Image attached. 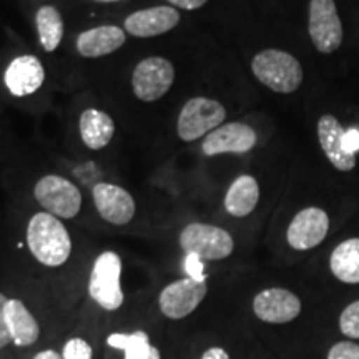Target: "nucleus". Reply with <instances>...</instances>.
Masks as SVG:
<instances>
[{
  "mask_svg": "<svg viewBox=\"0 0 359 359\" xmlns=\"http://www.w3.org/2000/svg\"><path fill=\"white\" fill-rule=\"evenodd\" d=\"M259 200L258 182L250 175H241L224 195V210L235 218H245L257 208Z\"/></svg>",
  "mask_w": 359,
  "mask_h": 359,
  "instance_id": "19",
  "label": "nucleus"
},
{
  "mask_svg": "<svg viewBox=\"0 0 359 359\" xmlns=\"http://www.w3.org/2000/svg\"><path fill=\"white\" fill-rule=\"evenodd\" d=\"M32 359H64L60 353H57L55 349H43V351H39Z\"/></svg>",
  "mask_w": 359,
  "mask_h": 359,
  "instance_id": "32",
  "label": "nucleus"
},
{
  "mask_svg": "<svg viewBox=\"0 0 359 359\" xmlns=\"http://www.w3.org/2000/svg\"><path fill=\"white\" fill-rule=\"evenodd\" d=\"M8 299L0 293V349L6 348L7 344H11V334H8L7 323H6V304Z\"/></svg>",
  "mask_w": 359,
  "mask_h": 359,
  "instance_id": "28",
  "label": "nucleus"
},
{
  "mask_svg": "<svg viewBox=\"0 0 359 359\" xmlns=\"http://www.w3.org/2000/svg\"><path fill=\"white\" fill-rule=\"evenodd\" d=\"M93 203L100 217L111 224L122 226L135 217V200L127 190L114 183H97L93 187Z\"/></svg>",
  "mask_w": 359,
  "mask_h": 359,
  "instance_id": "14",
  "label": "nucleus"
},
{
  "mask_svg": "<svg viewBox=\"0 0 359 359\" xmlns=\"http://www.w3.org/2000/svg\"><path fill=\"white\" fill-rule=\"evenodd\" d=\"M125 43V32L116 25H102L82 32L77 39V50L82 57L98 58L118 50Z\"/></svg>",
  "mask_w": 359,
  "mask_h": 359,
  "instance_id": "18",
  "label": "nucleus"
},
{
  "mask_svg": "<svg viewBox=\"0 0 359 359\" xmlns=\"http://www.w3.org/2000/svg\"><path fill=\"white\" fill-rule=\"evenodd\" d=\"M175 69L163 57H148L138 62L132 75L135 95L142 102L158 100L172 88Z\"/></svg>",
  "mask_w": 359,
  "mask_h": 359,
  "instance_id": "8",
  "label": "nucleus"
},
{
  "mask_svg": "<svg viewBox=\"0 0 359 359\" xmlns=\"http://www.w3.org/2000/svg\"><path fill=\"white\" fill-rule=\"evenodd\" d=\"M318 140L326 158L339 172H351L356 167V154L348 150L346 130L334 115H321L318 120Z\"/></svg>",
  "mask_w": 359,
  "mask_h": 359,
  "instance_id": "12",
  "label": "nucleus"
},
{
  "mask_svg": "<svg viewBox=\"0 0 359 359\" xmlns=\"http://www.w3.org/2000/svg\"><path fill=\"white\" fill-rule=\"evenodd\" d=\"M309 37L318 52L333 53L343 43V24L334 0H309Z\"/></svg>",
  "mask_w": 359,
  "mask_h": 359,
  "instance_id": "7",
  "label": "nucleus"
},
{
  "mask_svg": "<svg viewBox=\"0 0 359 359\" xmlns=\"http://www.w3.org/2000/svg\"><path fill=\"white\" fill-rule=\"evenodd\" d=\"M327 231H330L327 213L318 206H309L296 213V217L291 219L286 231V241L296 251H308L321 245Z\"/></svg>",
  "mask_w": 359,
  "mask_h": 359,
  "instance_id": "10",
  "label": "nucleus"
},
{
  "mask_svg": "<svg viewBox=\"0 0 359 359\" xmlns=\"http://www.w3.org/2000/svg\"><path fill=\"white\" fill-rule=\"evenodd\" d=\"M346 147L349 151L356 154L359 150V132L358 130H348L346 132Z\"/></svg>",
  "mask_w": 359,
  "mask_h": 359,
  "instance_id": "31",
  "label": "nucleus"
},
{
  "mask_svg": "<svg viewBox=\"0 0 359 359\" xmlns=\"http://www.w3.org/2000/svg\"><path fill=\"white\" fill-rule=\"evenodd\" d=\"M107 346L120 349L123 359H161L160 349L154 346L145 331L133 333H111L107 336Z\"/></svg>",
  "mask_w": 359,
  "mask_h": 359,
  "instance_id": "22",
  "label": "nucleus"
},
{
  "mask_svg": "<svg viewBox=\"0 0 359 359\" xmlns=\"http://www.w3.org/2000/svg\"><path fill=\"white\" fill-rule=\"evenodd\" d=\"M208 293L206 281H196L193 278H182L161 290L158 296V308L168 320H183L190 316L200 306Z\"/></svg>",
  "mask_w": 359,
  "mask_h": 359,
  "instance_id": "9",
  "label": "nucleus"
},
{
  "mask_svg": "<svg viewBox=\"0 0 359 359\" xmlns=\"http://www.w3.org/2000/svg\"><path fill=\"white\" fill-rule=\"evenodd\" d=\"M6 323L12 344L17 348H29L40 338V326L30 309L20 299H8L6 304Z\"/></svg>",
  "mask_w": 359,
  "mask_h": 359,
  "instance_id": "17",
  "label": "nucleus"
},
{
  "mask_svg": "<svg viewBox=\"0 0 359 359\" xmlns=\"http://www.w3.org/2000/svg\"><path fill=\"white\" fill-rule=\"evenodd\" d=\"M253 313L259 321L269 325H286L302 313V299L285 288H266L255 296Z\"/></svg>",
  "mask_w": 359,
  "mask_h": 359,
  "instance_id": "11",
  "label": "nucleus"
},
{
  "mask_svg": "<svg viewBox=\"0 0 359 359\" xmlns=\"http://www.w3.org/2000/svg\"><path fill=\"white\" fill-rule=\"evenodd\" d=\"M122 259L115 251L98 255L90 271L88 294L103 311L114 313L122 308L125 294L122 290Z\"/></svg>",
  "mask_w": 359,
  "mask_h": 359,
  "instance_id": "3",
  "label": "nucleus"
},
{
  "mask_svg": "<svg viewBox=\"0 0 359 359\" xmlns=\"http://www.w3.org/2000/svg\"><path fill=\"white\" fill-rule=\"evenodd\" d=\"M257 145V132L248 125L233 122L215 128L205 137L201 150L205 155L246 154Z\"/></svg>",
  "mask_w": 359,
  "mask_h": 359,
  "instance_id": "13",
  "label": "nucleus"
},
{
  "mask_svg": "<svg viewBox=\"0 0 359 359\" xmlns=\"http://www.w3.org/2000/svg\"><path fill=\"white\" fill-rule=\"evenodd\" d=\"M255 77L276 93H293L302 87L304 74L299 60L278 48H266L251 62Z\"/></svg>",
  "mask_w": 359,
  "mask_h": 359,
  "instance_id": "2",
  "label": "nucleus"
},
{
  "mask_svg": "<svg viewBox=\"0 0 359 359\" xmlns=\"http://www.w3.org/2000/svg\"><path fill=\"white\" fill-rule=\"evenodd\" d=\"M175 7L185 8V11H195V8L203 7L208 0H168Z\"/></svg>",
  "mask_w": 359,
  "mask_h": 359,
  "instance_id": "29",
  "label": "nucleus"
},
{
  "mask_svg": "<svg viewBox=\"0 0 359 359\" xmlns=\"http://www.w3.org/2000/svg\"><path fill=\"white\" fill-rule=\"evenodd\" d=\"M62 358L64 359H93V348L87 339L70 338L62 348Z\"/></svg>",
  "mask_w": 359,
  "mask_h": 359,
  "instance_id": "25",
  "label": "nucleus"
},
{
  "mask_svg": "<svg viewBox=\"0 0 359 359\" xmlns=\"http://www.w3.org/2000/svg\"><path fill=\"white\" fill-rule=\"evenodd\" d=\"M339 330L349 339H359V299L343 309L339 316Z\"/></svg>",
  "mask_w": 359,
  "mask_h": 359,
  "instance_id": "24",
  "label": "nucleus"
},
{
  "mask_svg": "<svg viewBox=\"0 0 359 359\" xmlns=\"http://www.w3.org/2000/svg\"><path fill=\"white\" fill-rule=\"evenodd\" d=\"M4 80L12 95L27 97L42 87L45 80L43 65L34 55L17 57L7 67Z\"/></svg>",
  "mask_w": 359,
  "mask_h": 359,
  "instance_id": "16",
  "label": "nucleus"
},
{
  "mask_svg": "<svg viewBox=\"0 0 359 359\" xmlns=\"http://www.w3.org/2000/svg\"><path fill=\"white\" fill-rule=\"evenodd\" d=\"M183 268H185V273L188 278H193L196 281H206L205 275V264L203 259L193 253L185 255V262H183Z\"/></svg>",
  "mask_w": 359,
  "mask_h": 359,
  "instance_id": "27",
  "label": "nucleus"
},
{
  "mask_svg": "<svg viewBox=\"0 0 359 359\" xmlns=\"http://www.w3.org/2000/svg\"><path fill=\"white\" fill-rule=\"evenodd\" d=\"M80 135L90 150H102L111 142L115 133V123L105 111L88 109L80 116Z\"/></svg>",
  "mask_w": 359,
  "mask_h": 359,
  "instance_id": "20",
  "label": "nucleus"
},
{
  "mask_svg": "<svg viewBox=\"0 0 359 359\" xmlns=\"http://www.w3.org/2000/svg\"><path fill=\"white\" fill-rule=\"evenodd\" d=\"M180 22V13L177 8L158 6L138 11L127 17L125 29L135 37H156V35L167 34Z\"/></svg>",
  "mask_w": 359,
  "mask_h": 359,
  "instance_id": "15",
  "label": "nucleus"
},
{
  "mask_svg": "<svg viewBox=\"0 0 359 359\" xmlns=\"http://www.w3.org/2000/svg\"><path fill=\"white\" fill-rule=\"evenodd\" d=\"M224 116H226V110L219 102L205 97L191 98L178 115V137L183 142L198 140L203 135L222 127Z\"/></svg>",
  "mask_w": 359,
  "mask_h": 359,
  "instance_id": "5",
  "label": "nucleus"
},
{
  "mask_svg": "<svg viewBox=\"0 0 359 359\" xmlns=\"http://www.w3.org/2000/svg\"><path fill=\"white\" fill-rule=\"evenodd\" d=\"M327 359H359V344L354 341H339L330 349Z\"/></svg>",
  "mask_w": 359,
  "mask_h": 359,
  "instance_id": "26",
  "label": "nucleus"
},
{
  "mask_svg": "<svg viewBox=\"0 0 359 359\" xmlns=\"http://www.w3.org/2000/svg\"><path fill=\"white\" fill-rule=\"evenodd\" d=\"M34 195L47 213L62 219L75 218L82 208V195L79 188L58 175L40 178L34 188Z\"/></svg>",
  "mask_w": 359,
  "mask_h": 359,
  "instance_id": "6",
  "label": "nucleus"
},
{
  "mask_svg": "<svg viewBox=\"0 0 359 359\" xmlns=\"http://www.w3.org/2000/svg\"><path fill=\"white\" fill-rule=\"evenodd\" d=\"M331 273L341 283L346 285H358L359 283V238L339 243L330 257Z\"/></svg>",
  "mask_w": 359,
  "mask_h": 359,
  "instance_id": "21",
  "label": "nucleus"
},
{
  "mask_svg": "<svg viewBox=\"0 0 359 359\" xmlns=\"http://www.w3.org/2000/svg\"><path fill=\"white\" fill-rule=\"evenodd\" d=\"M180 246L203 262H219L233 253L235 241L230 233L215 224L190 223L180 233Z\"/></svg>",
  "mask_w": 359,
  "mask_h": 359,
  "instance_id": "4",
  "label": "nucleus"
},
{
  "mask_svg": "<svg viewBox=\"0 0 359 359\" xmlns=\"http://www.w3.org/2000/svg\"><path fill=\"white\" fill-rule=\"evenodd\" d=\"M35 22H37L39 39L43 50L53 52L64 37V20H62L60 12L50 6L40 7L35 15Z\"/></svg>",
  "mask_w": 359,
  "mask_h": 359,
  "instance_id": "23",
  "label": "nucleus"
},
{
  "mask_svg": "<svg viewBox=\"0 0 359 359\" xmlns=\"http://www.w3.org/2000/svg\"><path fill=\"white\" fill-rule=\"evenodd\" d=\"M200 359H230V354L224 351L222 346H212L201 354Z\"/></svg>",
  "mask_w": 359,
  "mask_h": 359,
  "instance_id": "30",
  "label": "nucleus"
},
{
  "mask_svg": "<svg viewBox=\"0 0 359 359\" xmlns=\"http://www.w3.org/2000/svg\"><path fill=\"white\" fill-rule=\"evenodd\" d=\"M98 2H118V0H98Z\"/></svg>",
  "mask_w": 359,
  "mask_h": 359,
  "instance_id": "33",
  "label": "nucleus"
},
{
  "mask_svg": "<svg viewBox=\"0 0 359 359\" xmlns=\"http://www.w3.org/2000/svg\"><path fill=\"white\" fill-rule=\"evenodd\" d=\"M27 245L32 257L48 268L62 266L72 255V238L65 224L47 212L35 213L30 218Z\"/></svg>",
  "mask_w": 359,
  "mask_h": 359,
  "instance_id": "1",
  "label": "nucleus"
}]
</instances>
